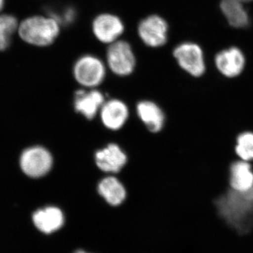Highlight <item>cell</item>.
<instances>
[{"label":"cell","mask_w":253,"mask_h":253,"mask_svg":"<svg viewBox=\"0 0 253 253\" xmlns=\"http://www.w3.org/2000/svg\"><path fill=\"white\" fill-rule=\"evenodd\" d=\"M217 215L240 235L253 231V188L246 192L226 189L214 200Z\"/></svg>","instance_id":"6da1fadb"},{"label":"cell","mask_w":253,"mask_h":253,"mask_svg":"<svg viewBox=\"0 0 253 253\" xmlns=\"http://www.w3.org/2000/svg\"><path fill=\"white\" fill-rule=\"evenodd\" d=\"M59 32V23L50 16L28 18L18 28V33L23 41L33 45L42 46L52 44Z\"/></svg>","instance_id":"7a4b0ae2"},{"label":"cell","mask_w":253,"mask_h":253,"mask_svg":"<svg viewBox=\"0 0 253 253\" xmlns=\"http://www.w3.org/2000/svg\"><path fill=\"white\" fill-rule=\"evenodd\" d=\"M73 74L76 81L82 85L94 87L104 81L106 68L99 58L93 55H84L75 63Z\"/></svg>","instance_id":"3957f363"},{"label":"cell","mask_w":253,"mask_h":253,"mask_svg":"<svg viewBox=\"0 0 253 253\" xmlns=\"http://www.w3.org/2000/svg\"><path fill=\"white\" fill-rule=\"evenodd\" d=\"M106 59L110 69L119 76H129L135 68V56L130 44L126 41H117L110 44Z\"/></svg>","instance_id":"277c9868"},{"label":"cell","mask_w":253,"mask_h":253,"mask_svg":"<svg viewBox=\"0 0 253 253\" xmlns=\"http://www.w3.org/2000/svg\"><path fill=\"white\" fill-rule=\"evenodd\" d=\"M174 56L183 70L194 78H201L206 73L204 54L198 44L182 43L174 50Z\"/></svg>","instance_id":"5b68a950"},{"label":"cell","mask_w":253,"mask_h":253,"mask_svg":"<svg viewBox=\"0 0 253 253\" xmlns=\"http://www.w3.org/2000/svg\"><path fill=\"white\" fill-rule=\"evenodd\" d=\"M52 163L51 154L42 147H33L26 150L20 161L23 172L33 178L45 175L51 169Z\"/></svg>","instance_id":"8992f818"},{"label":"cell","mask_w":253,"mask_h":253,"mask_svg":"<svg viewBox=\"0 0 253 253\" xmlns=\"http://www.w3.org/2000/svg\"><path fill=\"white\" fill-rule=\"evenodd\" d=\"M168 25L158 15L148 16L139 23L138 34L146 45L159 47L168 41Z\"/></svg>","instance_id":"52a82bcc"},{"label":"cell","mask_w":253,"mask_h":253,"mask_svg":"<svg viewBox=\"0 0 253 253\" xmlns=\"http://www.w3.org/2000/svg\"><path fill=\"white\" fill-rule=\"evenodd\" d=\"M124 30L123 21L113 14H100L94 18L92 23V31L95 37L105 44H110L117 41Z\"/></svg>","instance_id":"ba28073f"},{"label":"cell","mask_w":253,"mask_h":253,"mask_svg":"<svg viewBox=\"0 0 253 253\" xmlns=\"http://www.w3.org/2000/svg\"><path fill=\"white\" fill-rule=\"evenodd\" d=\"M228 184L229 189L238 192H246L253 188V163L234 160L228 170Z\"/></svg>","instance_id":"9c48e42d"},{"label":"cell","mask_w":253,"mask_h":253,"mask_svg":"<svg viewBox=\"0 0 253 253\" xmlns=\"http://www.w3.org/2000/svg\"><path fill=\"white\" fill-rule=\"evenodd\" d=\"M245 64L244 54L236 47L224 50L216 56V67L219 72L228 79H234L241 76Z\"/></svg>","instance_id":"30bf717a"},{"label":"cell","mask_w":253,"mask_h":253,"mask_svg":"<svg viewBox=\"0 0 253 253\" xmlns=\"http://www.w3.org/2000/svg\"><path fill=\"white\" fill-rule=\"evenodd\" d=\"M96 163L106 172H118L126 164V156L118 145L111 144L96 152Z\"/></svg>","instance_id":"8fae6325"},{"label":"cell","mask_w":253,"mask_h":253,"mask_svg":"<svg viewBox=\"0 0 253 253\" xmlns=\"http://www.w3.org/2000/svg\"><path fill=\"white\" fill-rule=\"evenodd\" d=\"M101 116L104 126L109 129H121L128 118V109L124 103L113 99L105 103L101 109Z\"/></svg>","instance_id":"7c38bea8"},{"label":"cell","mask_w":253,"mask_h":253,"mask_svg":"<svg viewBox=\"0 0 253 253\" xmlns=\"http://www.w3.org/2000/svg\"><path fill=\"white\" fill-rule=\"evenodd\" d=\"M35 226L44 234H51L59 230L63 226L64 217L62 211L56 207L39 210L33 214Z\"/></svg>","instance_id":"4fadbf2b"},{"label":"cell","mask_w":253,"mask_h":253,"mask_svg":"<svg viewBox=\"0 0 253 253\" xmlns=\"http://www.w3.org/2000/svg\"><path fill=\"white\" fill-rule=\"evenodd\" d=\"M104 104V96L99 91L79 90L76 93L75 108L87 119H93Z\"/></svg>","instance_id":"5bb4252c"},{"label":"cell","mask_w":253,"mask_h":253,"mask_svg":"<svg viewBox=\"0 0 253 253\" xmlns=\"http://www.w3.org/2000/svg\"><path fill=\"white\" fill-rule=\"evenodd\" d=\"M137 113L141 121L152 132H158L164 126V113L157 105L151 101H144L139 103Z\"/></svg>","instance_id":"9a60e30c"},{"label":"cell","mask_w":253,"mask_h":253,"mask_svg":"<svg viewBox=\"0 0 253 253\" xmlns=\"http://www.w3.org/2000/svg\"><path fill=\"white\" fill-rule=\"evenodd\" d=\"M98 191L106 202L111 206H119L126 199V191L124 186L113 176L102 179L98 186Z\"/></svg>","instance_id":"2e32d148"},{"label":"cell","mask_w":253,"mask_h":253,"mask_svg":"<svg viewBox=\"0 0 253 253\" xmlns=\"http://www.w3.org/2000/svg\"><path fill=\"white\" fill-rule=\"evenodd\" d=\"M221 9L233 27L244 28L249 24V16L239 0H222Z\"/></svg>","instance_id":"e0dca14e"},{"label":"cell","mask_w":253,"mask_h":253,"mask_svg":"<svg viewBox=\"0 0 253 253\" xmlns=\"http://www.w3.org/2000/svg\"><path fill=\"white\" fill-rule=\"evenodd\" d=\"M234 152L239 159L253 163V131L244 130L238 134Z\"/></svg>","instance_id":"ac0fdd59"},{"label":"cell","mask_w":253,"mask_h":253,"mask_svg":"<svg viewBox=\"0 0 253 253\" xmlns=\"http://www.w3.org/2000/svg\"><path fill=\"white\" fill-rule=\"evenodd\" d=\"M18 27V21L11 15L0 16V51H4L11 42V36Z\"/></svg>","instance_id":"d6986e66"},{"label":"cell","mask_w":253,"mask_h":253,"mask_svg":"<svg viewBox=\"0 0 253 253\" xmlns=\"http://www.w3.org/2000/svg\"><path fill=\"white\" fill-rule=\"evenodd\" d=\"M76 10L71 6L64 8L61 11H52L50 12V17L54 18L56 20L59 25H67L71 24L74 22L75 19L77 16Z\"/></svg>","instance_id":"ffe728a7"},{"label":"cell","mask_w":253,"mask_h":253,"mask_svg":"<svg viewBox=\"0 0 253 253\" xmlns=\"http://www.w3.org/2000/svg\"><path fill=\"white\" fill-rule=\"evenodd\" d=\"M3 5H4V0H0V11L2 9Z\"/></svg>","instance_id":"44dd1931"},{"label":"cell","mask_w":253,"mask_h":253,"mask_svg":"<svg viewBox=\"0 0 253 253\" xmlns=\"http://www.w3.org/2000/svg\"><path fill=\"white\" fill-rule=\"evenodd\" d=\"M241 2H249V1H253V0H239Z\"/></svg>","instance_id":"7402d4cb"},{"label":"cell","mask_w":253,"mask_h":253,"mask_svg":"<svg viewBox=\"0 0 253 253\" xmlns=\"http://www.w3.org/2000/svg\"><path fill=\"white\" fill-rule=\"evenodd\" d=\"M75 253H85V252H84V251H76V252Z\"/></svg>","instance_id":"603a6c76"}]
</instances>
